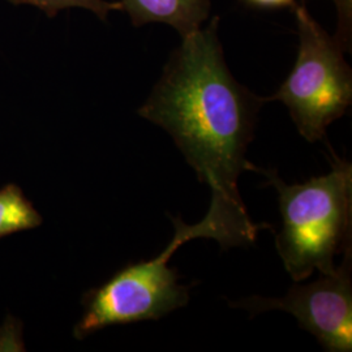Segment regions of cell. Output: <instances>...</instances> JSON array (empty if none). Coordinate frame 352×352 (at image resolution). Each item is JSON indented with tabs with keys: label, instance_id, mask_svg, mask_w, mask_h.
<instances>
[{
	"label": "cell",
	"instance_id": "obj_3",
	"mask_svg": "<svg viewBox=\"0 0 352 352\" xmlns=\"http://www.w3.org/2000/svg\"><path fill=\"white\" fill-rule=\"evenodd\" d=\"M170 218L175 234L164 251L148 261L123 266L84 294V315L74 329L76 340L113 325L160 320L188 304L189 287L179 282L177 270L168 263L183 244L204 238V228L200 222L188 226L180 217Z\"/></svg>",
	"mask_w": 352,
	"mask_h": 352
},
{
	"label": "cell",
	"instance_id": "obj_10",
	"mask_svg": "<svg viewBox=\"0 0 352 352\" xmlns=\"http://www.w3.org/2000/svg\"><path fill=\"white\" fill-rule=\"evenodd\" d=\"M247 4H250L252 7H257V8H286L291 7L295 8L296 6V0H243Z\"/></svg>",
	"mask_w": 352,
	"mask_h": 352
},
{
	"label": "cell",
	"instance_id": "obj_4",
	"mask_svg": "<svg viewBox=\"0 0 352 352\" xmlns=\"http://www.w3.org/2000/svg\"><path fill=\"white\" fill-rule=\"evenodd\" d=\"M294 11L299 33L298 58L283 84L264 100L285 103L307 141H325L327 126L351 106L352 71L340 41L322 29L307 6L296 4Z\"/></svg>",
	"mask_w": 352,
	"mask_h": 352
},
{
	"label": "cell",
	"instance_id": "obj_7",
	"mask_svg": "<svg viewBox=\"0 0 352 352\" xmlns=\"http://www.w3.org/2000/svg\"><path fill=\"white\" fill-rule=\"evenodd\" d=\"M42 217L16 184L0 189V238L41 226Z\"/></svg>",
	"mask_w": 352,
	"mask_h": 352
},
{
	"label": "cell",
	"instance_id": "obj_6",
	"mask_svg": "<svg viewBox=\"0 0 352 352\" xmlns=\"http://www.w3.org/2000/svg\"><path fill=\"white\" fill-rule=\"evenodd\" d=\"M135 26L160 23L173 26L180 37L201 29L209 19L210 0H122Z\"/></svg>",
	"mask_w": 352,
	"mask_h": 352
},
{
	"label": "cell",
	"instance_id": "obj_2",
	"mask_svg": "<svg viewBox=\"0 0 352 352\" xmlns=\"http://www.w3.org/2000/svg\"><path fill=\"white\" fill-rule=\"evenodd\" d=\"M331 170L300 184L285 183L276 170L257 168L278 193L282 230L276 248L295 282L316 270L330 274L334 258L351 247L352 166L330 149Z\"/></svg>",
	"mask_w": 352,
	"mask_h": 352
},
{
	"label": "cell",
	"instance_id": "obj_9",
	"mask_svg": "<svg viewBox=\"0 0 352 352\" xmlns=\"http://www.w3.org/2000/svg\"><path fill=\"white\" fill-rule=\"evenodd\" d=\"M337 8V32L334 37L346 51H351L352 0H333Z\"/></svg>",
	"mask_w": 352,
	"mask_h": 352
},
{
	"label": "cell",
	"instance_id": "obj_5",
	"mask_svg": "<svg viewBox=\"0 0 352 352\" xmlns=\"http://www.w3.org/2000/svg\"><path fill=\"white\" fill-rule=\"evenodd\" d=\"M352 250L343 252L340 266L330 274H320L312 283L294 285L283 298L248 296L231 307L250 316L285 311L299 327L309 331L327 352L352 350Z\"/></svg>",
	"mask_w": 352,
	"mask_h": 352
},
{
	"label": "cell",
	"instance_id": "obj_8",
	"mask_svg": "<svg viewBox=\"0 0 352 352\" xmlns=\"http://www.w3.org/2000/svg\"><path fill=\"white\" fill-rule=\"evenodd\" d=\"M12 4H30L46 13L49 17H55L58 12L68 8H85L100 17L101 21H106L111 11H122L120 1H106V0H8Z\"/></svg>",
	"mask_w": 352,
	"mask_h": 352
},
{
	"label": "cell",
	"instance_id": "obj_1",
	"mask_svg": "<svg viewBox=\"0 0 352 352\" xmlns=\"http://www.w3.org/2000/svg\"><path fill=\"white\" fill-rule=\"evenodd\" d=\"M218 25L215 16L205 29L182 38L138 113L164 128L199 180L212 189L200 225L206 239L228 250L251 245L263 228H270L252 221L238 187L244 171L257 173L245 153L265 100L228 71Z\"/></svg>",
	"mask_w": 352,
	"mask_h": 352
}]
</instances>
